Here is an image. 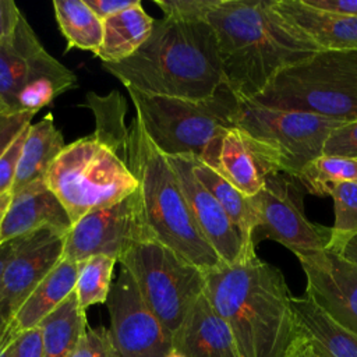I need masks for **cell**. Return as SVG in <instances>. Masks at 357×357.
<instances>
[{
    "label": "cell",
    "instance_id": "obj_1",
    "mask_svg": "<svg viewBox=\"0 0 357 357\" xmlns=\"http://www.w3.org/2000/svg\"><path fill=\"white\" fill-rule=\"evenodd\" d=\"M205 296L231 332L240 357H286L301 336L279 268L255 251L204 272Z\"/></svg>",
    "mask_w": 357,
    "mask_h": 357
},
{
    "label": "cell",
    "instance_id": "obj_2",
    "mask_svg": "<svg viewBox=\"0 0 357 357\" xmlns=\"http://www.w3.org/2000/svg\"><path fill=\"white\" fill-rule=\"evenodd\" d=\"M206 21L216 33L225 84L241 99L257 96L278 73L319 50L273 0H218Z\"/></svg>",
    "mask_w": 357,
    "mask_h": 357
},
{
    "label": "cell",
    "instance_id": "obj_3",
    "mask_svg": "<svg viewBox=\"0 0 357 357\" xmlns=\"http://www.w3.org/2000/svg\"><path fill=\"white\" fill-rule=\"evenodd\" d=\"M126 89L202 100L225 84L216 33L206 20H155L145 43L120 63H102Z\"/></svg>",
    "mask_w": 357,
    "mask_h": 357
},
{
    "label": "cell",
    "instance_id": "obj_4",
    "mask_svg": "<svg viewBox=\"0 0 357 357\" xmlns=\"http://www.w3.org/2000/svg\"><path fill=\"white\" fill-rule=\"evenodd\" d=\"M127 166L138 181L153 238L204 272L222 264L198 229L169 158L153 145L137 116L130 126Z\"/></svg>",
    "mask_w": 357,
    "mask_h": 357
},
{
    "label": "cell",
    "instance_id": "obj_5",
    "mask_svg": "<svg viewBox=\"0 0 357 357\" xmlns=\"http://www.w3.org/2000/svg\"><path fill=\"white\" fill-rule=\"evenodd\" d=\"M278 110H297L331 120H357V50H318L278 73L248 99Z\"/></svg>",
    "mask_w": 357,
    "mask_h": 357
},
{
    "label": "cell",
    "instance_id": "obj_6",
    "mask_svg": "<svg viewBox=\"0 0 357 357\" xmlns=\"http://www.w3.org/2000/svg\"><path fill=\"white\" fill-rule=\"evenodd\" d=\"M127 92L146 135L169 158L201 159L223 131L237 127L240 98L226 84L202 100Z\"/></svg>",
    "mask_w": 357,
    "mask_h": 357
},
{
    "label": "cell",
    "instance_id": "obj_7",
    "mask_svg": "<svg viewBox=\"0 0 357 357\" xmlns=\"http://www.w3.org/2000/svg\"><path fill=\"white\" fill-rule=\"evenodd\" d=\"M45 180L73 225L138 188L128 166L92 135L67 144L50 165Z\"/></svg>",
    "mask_w": 357,
    "mask_h": 357
},
{
    "label": "cell",
    "instance_id": "obj_8",
    "mask_svg": "<svg viewBox=\"0 0 357 357\" xmlns=\"http://www.w3.org/2000/svg\"><path fill=\"white\" fill-rule=\"evenodd\" d=\"M119 264L128 269L142 298L173 339L204 294V271L153 237L135 244Z\"/></svg>",
    "mask_w": 357,
    "mask_h": 357
},
{
    "label": "cell",
    "instance_id": "obj_9",
    "mask_svg": "<svg viewBox=\"0 0 357 357\" xmlns=\"http://www.w3.org/2000/svg\"><path fill=\"white\" fill-rule=\"evenodd\" d=\"M343 124L312 113L264 107L240 98L237 127L273 151L280 172L293 177L324 155L331 134Z\"/></svg>",
    "mask_w": 357,
    "mask_h": 357
},
{
    "label": "cell",
    "instance_id": "obj_10",
    "mask_svg": "<svg viewBox=\"0 0 357 357\" xmlns=\"http://www.w3.org/2000/svg\"><path fill=\"white\" fill-rule=\"evenodd\" d=\"M304 188L287 173L276 172L266 177L259 194L252 197L258 212L257 233L289 248L297 258L326 250L329 227L311 223L304 213ZM254 234V237H255Z\"/></svg>",
    "mask_w": 357,
    "mask_h": 357
},
{
    "label": "cell",
    "instance_id": "obj_11",
    "mask_svg": "<svg viewBox=\"0 0 357 357\" xmlns=\"http://www.w3.org/2000/svg\"><path fill=\"white\" fill-rule=\"evenodd\" d=\"M139 188L112 205L95 209L73 225L66 234L63 258L79 262L106 255L117 262L138 243L152 238Z\"/></svg>",
    "mask_w": 357,
    "mask_h": 357
},
{
    "label": "cell",
    "instance_id": "obj_12",
    "mask_svg": "<svg viewBox=\"0 0 357 357\" xmlns=\"http://www.w3.org/2000/svg\"><path fill=\"white\" fill-rule=\"evenodd\" d=\"M106 307L109 332L119 357H166L172 350V335L148 307L123 265L112 283Z\"/></svg>",
    "mask_w": 357,
    "mask_h": 357
},
{
    "label": "cell",
    "instance_id": "obj_13",
    "mask_svg": "<svg viewBox=\"0 0 357 357\" xmlns=\"http://www.w3.org/2000/svg\"><path fill=\"white\" fill-rule=\"evenodd\" d=\"M66 233L42 229L18 237L0 287V318L10 324L21 304L60 262Z\"/></svg>",
    "mask_w": 357,
    "mask_h": 357
},
{
    "label": "cell",
    "instance_id": "obj_14",
    "mask_svg": "<svg viewBox=\"0 0 357 357\" xmlns=\"http://www.w3.org/2000/svg\"><path fill=\"white\" fill-rule=\"evenodd\" d=\"M298 261L307 278L305 296L337 325L357 335V264L329 250Z\"/></svg>",
    "mask_w": 357,
    "mask_h": 357
},
{
    "label": "cell",
    "instance_id": "obj_15",
    "mask_svg": "<svg viewBox=\"0 0 357 357\" xmlns=\"http://www.w3.org/2000/svg\"><path fill=\"white\" fill-rule=\"evenodd\" d=\"M199 160L248 198L261 192L268 176L280 172L273 151L238 127L223 131Z\"/></svg>",
    "mask_w": 357,
    "mask_h": 357
},
{
    "label": "cell",
    "instance_id": "obj_16",
    "mask_svg": "<svg viewBox=\"0 0 357 357\" xmlns=\"http://www.w3.org/2000/svg\"><path fill=\"white\" fill-rule=\"evenodd\" d=\"M169 160L180 180L198 229L220 261L234 264L248 252L255 251V244L244 240L218 199L195 177L191 156H172Z\"/></svg>",
    "mask_w": 357,
    "mask_h": 357
},
{
    "label": "cell",
    "instance_id": "obj_17",
    "mask_svg": "<svg viewBox=\"0 0 357 357\" xmlns=\"http://www.w3.org/2000/svg\"><path fill=\"white\" fill-rule=\"evenodd\" d=\"M73 222L46 180L33 183L11 194L1 225L0 243L18 238L42 229L68 233Z\"/></svg>",
    "mask_w": 357,
    "mask_h": 357
},
{
    "label": "cell",
    "instance_id": "obj_18",
    "mask_svg": "<svg viewBox=\"0 0 357 357\" xmlns=\"http://www.w3.org/2000/svg\"><path fill=\"white\" fill-rule=\"evenodd\" d=\"M273 7L319 50H357V15L318 8L305 0H273Z\"/></svg>",
    "mask_w": 357,
    "mask_h": 357
},
{
    "label": "cell",
    "instance_id": "obj_19",
    "mask_svg": "<svg viewBox=\"0 0 357 357\" xmlns=\"http://www.w3.org/2000/svg\"><path fill=\"white\" fill-rule=\"evenodd\" d=\"M173 346L185 357H240L230 329L215 312L205 293L173 336Z\"/></svg>",
    "mask_w": 357,
    "mask_h": 357
},
{
    "label": "cell",
    "instance_id": "obj_20",
    "mask_svg": "<svg viewBox=\"0 0 357 357\" xmlns=\"http://www.w3.org/2000/svg\"><path fill=\"white\" fill-rule=\"evenodd\" d=\"M77 275L78 262L61 258L21 304L10 324H7L8 340L11 342L21 332L38 328L75 290Z\"/></svg>",
    "mask_w": 357,
    "mask_h": 357
},
{
    "label": "cell",
    "instance_id": "obj_21",
    "mask_svg": "<svg viewBox=\"0 0 357 357\" xmlns=\"http://www.w3.org/2000/svg\"><path fill=\"white\" fill-rule=\"evenodd\" d=\"M77 86L75 74L42 49L10 105V113H32L50 105L59 95Z\"/></svg>",
    "mask_w": 357,
    "mask_h": 357
},
{
    "label": "cell",
    "instance_id": "obj_22",
    "mask_svg": "<svg viewBox=\"0 0 357 357\" xmlns=\"http://www.w3.org/2000/svg\"><path fill=\"white\" fill-rule=\"evenodd\" d=\"M66 145L63 134L54 126L50 113L42 117L38 123H32L28 127L22 144L11 194L18 192L33 183L43 181L50 165Z\"/></svg>",
    "mask_w": 357,
    "mask_h": 357
},
{
    "label": "cell",
    "instance_id": "obj_23",
    "mask_svg": "<svg viewBox=\"0 0 357 357\" xmlns=\"http://www.w3.org/2000/svg\"><path fill=\"white\" fill-rule=\"evenodd\" d=\"M155 18L137 4L102 21V43L95 54L102 63H120L132 56L149 38Z\"/></svg>",
    "mask_w": 357,
    "mask_h": 357
},
{
    "label": "cell",
    "instance_id": "obj_24",
    "mask_svg": "<svg viewBox=\"0 0 357 357\" xmlns=\"http://www.w3.org/2000/svg\"><path fill=\"white\" fill-rule=\"evenodd\" d=\"M42 49L45 47L24 15L14 33L0 43V100L8 112L32 60Z\"/></svg>",
    "mask_w": 357,
    "mask_h": 357
},
{
    "label": "cell",
    "instance_id": "obj_25",
    "mask_svg": "<svg viewBox=\"0 0 357 357\" xmlns=\"http://www.w3.org/2000/svg\"><path fill=\"white\" fill-rule=\"evenodd\" d=\"M42 333L43 357H71L85 333V310L79 305L75 290L38 326Z\"/></svg>",
    "mask_w": 357,
    "mask_h": 357
},
{
    "label": "cell",
    "instance_id": "obj_26",
    "mask_svg": "<svg viewBox=\"0 0 357 357\" xmlns=\"http://www.w3.org/2000/svg\"><path fill=\"white\" fill-rule=\"evenodd\" d=\"M300 329L331 357H357V335L331 319L310 297L291 296Z\"/></svg>",
    "mask_w": 357,
    "mask_h": 357
},
{
    "label": "cell",
    "instance_id": "obj_27",
    "mask_svg": "<svg viewBox=\"0 0 357 357\" xmlns=\"http://www.w3.org/2000/svg\"><path fill=\"white\" fill-rule=\"evenodd\" d=\"M84 106L91 109L95 117L92 137L127 165L130 127L126 124L127 102L124 96L119 91H112L107 95L88 92Z\"/></svg>",
    "mask_w": 357,
    "mask_h": 357
},
{
    "label": "cell",
    "instance_id": "obj_28",
    "mask_svg": "<svg viewBox=\"0 0 357 357\" xmlns=\"http://www.w3.org/2000/svg\"><path fill=\"white\" fill-rule=\"evenodd\" d=\"M191 162L195 177L218 199L227 216L243 234L244 240L250 244H255L254 234L258 227V212L252 198L245 197L218 172L199 159L191 156Z\"/></svg>",
    "mask_w": 357,
    "mask_h": 357
},
{
    "label": "cell",
    "instance_id": "obj_29",
    "mask_svg": "<svg viewBox=\"0 0 357 357\" xmlns=\"http://www.w3.org/2000/svg\"><path fill=\"white\" fill-rule=\"evenodd\" d=\"M53 8L68 49L77 47L96 54L102 43L103 26L85 0H54Z\"/></svg>",
    "mask_w": 357,
    "mask_h": 357
},
{
    "label": "cell",
    "instance_id": "obj_30",
    "mask_svg": "<svg viewBox=\"0 0 357 357\" xmlns=\"http://www.w3.org/2000/svg\"><path fill=\"white\" fill-rule=\"evenodd\" d=\"M305 192L324 197L343 181H357V159L321 155L310 162L296 177Z\"/></svg>",
    "mask_w": 357,
    "mask_h": 357
},
{
    "label": "cell",
    "instance_id": "obj_31",
    "mask_svg": "<svg viewBox=\"0 0 357 357\" xmlns=\"http://www.w3.org/2000/svg\"><path fill=\"white\" fill-rule=\"evenodd\" d=\"M117 261L106 255H92L78 262L75 294L79 305L86 310L95 304L106 303Z\"/></svg>",
    "mask_w": 357,
    "mask_h": 357
},
{
    "label": "cell",
    "instance_id": "obj_32",
    "mask_svg": "<svg viewBox=\"0 0 357 357\" xmlns=\"http://www.w3.org/2000/svg\"><path fill=\"white\" fill-rule=\"evenodd\" d=\"M329 197L333 199L335 222L326 250L340 252L344 244L357 234V181L336 184Z\"/></svg>",
    "mask_w": 357,
    "mask_h": 357
},
{
    "label": "cell",
    "instance_id": "obj_33",
    "mask_svg": "<svg viewBox=\"0 0 357 357\" xmlns=\"http://www.w3.org/2000/svg\"><path fill=\"white\" fill-rule=\"evenodd\" d=\"M71 357H119L109 329L86 328Z\"/></svg>",
    "mask_w": 357,
    "mask_h": 357
},
{
    "label": "cell",
    "instance_id": "obj_34",
    "mask_svg": "<svg viewBox=\"0 0 357 357\" xmlns=\"http://www.w3.org/2000/svg\"><path fill=\"white\" fill-rule=\"evenodd\" d=\"M218 0H155L165 17L178 20H206Z\"/></svg>",
    "mask_w": 357,
    "mask_h": 357
},
{
    "label": "cell",
    "instance_id": "obj_35",
    "mask_svg": "<svg viewBox=\"0 0 357 357\" xmlns=\"http://www.w3.org/2000/svg\"><path fill=\"white\" fill-rule=\"evenodd\" d=\"M324 153L357 159V120L336 128L326 141Z\"/></svg>",
    "mask_w": 357,
    "mask_h": 357
},
{
    "label": "cell",
    "instance_id": "obj_36",
    "mask_svg": "<svg viewBox=\"0 0 357 357\" xmlns=\"http://www.w3.org/2000/svg\"><path fill=\"white\" fill-rule=\"evenodd\" d=\"M28 127L15 138V141L11 144V146L7 149V152L0 158V197L4 194H10L13 190L17 165H18V159L21 155L24 139L26 137Z\"/></svg>",
    "mask_w": 357,
    "mask_h": 357
},
{
    "label": "cell",
    "instance_id": "obj_37",
    "mask_svg": "<svg viewBox=\"0 0 357 357\" xmlns=\"http://www.w3.org/2000/svg\"><path fill=\"white\" fill-rule=\"evenodd\" d=\"M32 113L0 114V158L7 152L15 138L31 124Z\"/></svg>",
    "mask_w": 357,
    "mask_h": 357
},
{
    "label": "cell",
    "instance_id": "obj_38",
    "mask_svg": "<svg viewBox=\"0 0 357 357\" xmlns=\"http://www.w3.org/2000/svg\"><path fill=\"white\" fill-rule=\"evenodd\" d=\"M8 357H43L40 329L33 328L13 337L8 344Z\"/></svg>",
    "mask_w": 357,
    "mask_h": 357
},
{
    "label": "cell",
    "instance_id": "obj_39",
    "mask_svg": "<svg viewBox=\"0 0 357 357\" xmlns=\"http://www.w3.org/2000/svg\"><path fill=\"white\" fill-rule=\"evenodd\" d=\"M85 3L95 13V15L100 21H103L124 10L135 7L141 1L139 0H85Z\"/></svg>",
    "mask_w": 357,
    "mask_h": 357
},
{
    "label": "cell",
    "instance_id": "obj_40",
    "mask_svg": "<svg viewBox=\"0 0 357 357\" xmlns=\"http://www.w3.org/2000/svg\"><path fill=\"white\" fill-rule=\"evenodd\" d=\"M21 17L13 0H0V43L14 33Z\"/></svg>",
    "mask_w": 357,
    "mask_h": 357
},
{
    "label": "cell",
    "instance_id": "obj_41",
    "mask_svg": "<svg viewBox=\"0 0 357 357\" xmlns=\"http://www.w3.org/2000/svg\"><path fill=\"white\" fill-rule=\"evenodd\" d=\"M286 357H331L315 340L301 331V336Z\"/></svg>",
    "mask_w": 357,
    "mask_h": 357
},
{
    "label": "cell",
    "instance_id": "obj_42",
    "mask_svg": "<svg viewBox=\"0 0 357 357\" xmlns=\"http://www.w3.org/2000/svg\"><path fill=\"white\" fill-rule=\"evenodd\" d=\"M308 4L342 14L357 15V0H305Z\"/></svg>",
    "mask_w": 357,
    "mask_h": 357
},
{
    "label": "cell",
    "instance_id": "obj_43",
    "mask_svg": "<svg viewBox=\"0 0 357 357\" xmlns=\"http://www.w3.org/2000/svg\"><path fill=\"white\" fill-rule=\"evenodd\" d=\"M17 241H18V238H14V240L0 244V287H1V280H3V273H4L6 265L10 261L11 255L17 247Z\"/></svg>",
    "mask_w": 357,
    "mask_h": 357
},
{
    "label": "cell",
    "instance_id": "obj_44",
    "mask_svg": "<svg viewBox=\"0 0 357 357\" xmlns=\"http://www.w3.org/2000/svg\"><path fill=\"white\" fill-rule=\"evenodd\" d=\"M339 254L343 258L349 259L350 262L357 264V234L344 244V247L342 248V251Z\"/></svg>",
    "mask_w": 357,
    "mask_h": 357
},
{
    "label": "cell",
    "instance_id": "obj_45",
    "mask_svg": "<svg viewBox=\"0 0 357 357\" xmlns=\"http://www.w3.org/2000/svg\"><path fill=\"white\" fill-rule=\"evenodd\" d=\"M8 344L7 337V324L0 318V357H8Z\"/></svg>",
    "mask_w": 357,
    "mask_h": 357
},
{
    "label": "cell",
    "instance_id": "obj_46",
    "mask_svg": "<svg viewBox=\"0 0 357 357\" xmlns=\"http://www.w3.org/2000/svg\"><path fill=\"white\" fill-rule=\"evenodd\" d=\"M10 201H11V192L10 194H4L0 197V236H1V225H3V219H4V215L7 212V208L10 205ZM1 244V243H0Z\"/></svg>",
    "mask_w": 357,
    "mask_h": 357
},
{
    "label": "cell",
    "instance_id": "obj_47",
    "mask_svg": "<svg viewBox=\"0 0 357 357\" xmlns=\"http://www.w3.org/2000/svg\"><path fill=\"white\" fill-rule=\"evenodd\" d=\"M166 357H185V356H184L178 349H176V347L173 346V347H172V350L166 354Z\"/></svg>",
    "mask_w": 357,
    "mask_h": 357
},
{
    "label": "cell",
    "instance_id": "obj_48",
    "mask_svg": "<svg viewBox=\"0 0 357 357\" xmlns=\"http://www.w3.org/2000/svg\"><path fill=\"white\" fill-rule=\"evenodd\" d=\"M3 113H10V112H8L7 106L3 103V100H0V114H3Z\"/></svg>",
    "mask_w": 357,
    "mask_h": 357
}]
</instances>
